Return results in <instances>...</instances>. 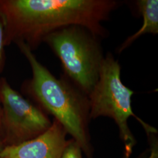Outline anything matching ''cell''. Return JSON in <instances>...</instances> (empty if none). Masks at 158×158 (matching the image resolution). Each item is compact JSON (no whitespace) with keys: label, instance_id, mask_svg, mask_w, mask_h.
<instances>
[{"label":"cell","instance_id":"5b68a950","mask_svg":"<svg viewBox=\"0 0 158 158\" xmlns=\"http://www.w3.org/2000/svg\"><path fill=\"white\" fill-rule=\"evenodd\" d=\"M0 99L1 120L19 143L40 135L51 127L52 123L45 113L5 81L0 87Z\"/></svg>","mask_w":158,"mask_h":158},{"label":"cell","instance_id":"277c9868","mask_svg":"<svg viewBox=\"0 0 158 158\" xmlns=\"http://www.w3.org/2000/svg\"><path fill=\"white\" fill-rule=\"evenodd\" d=\"M121 66L111 53H108L102 63L99 77L88 96L90 119L107 117L114 119L118 128L125 149H133L136 141L128 127V121L133 117L142 125L147 134L157 132L134 113L132 97L134 91L124 85L121 79Z\"/></svg>","mask_w":158,"mask_h":158},{"label":"cell","instance_id":"52a82bcc","mask_svg":"<svg viewBox=\"0 0 158 158\" xmlns=\"http://www.w3.org/2000/svg\"><path fill=\"white\" fill-rule=\"evenodd\" d=\"M136 10L142 16L143 24L135 34L128 36L117 49L121 53L136 40L146 34H158V0H137L134 1Z\"/></svg>","mask_w":158,"mask_h":158},{"label":"cell","instance_id":"8fae6325","mask_svg":"<svg viewBox=\"0 0 158 158\" xmlns=\"http://www.w3.org/2000/svg\"><path fill=\"white\" fill-rule=\"evenodd\" d=\"M1 117H2V109L1 107V99H0V121L1 120Z\"/></svg>","mask_w":158,"mask_h":158},{"label":"cell","instance_id":"7c38bea8","mask_svg":"<svg viewBox=\"0 0 158 158\" xmlns=\"http://www.w3.org/2000/svg\"><path fill=\"white\" fill-rule=\"evenodd\" d=\"M2 148L1 147V144L0 143V153H1V151H2Z\"/></svg>","mask_w":158,"mask_h":158},{"label":"cell","instance_id":"3957f363","mask_svg":"<svg viewBox=\"0 0 158 158\" xmlns=\"http://www.w3.org/2000/svg\"><path fill=\"white\" fill-rule=\"evenodd\" d=\"M101 40L79 25L59 29L44 39L60 60L64 75L87 96L98 81L105 57Z\"/></svg>","mask_w":158,"mask_h":158},{"label":"cell","instance_id":"30bf717a","mask_svg":"<svg viewBox=\"0 0 158 158\" xmlns=\"http://www.w3.org/2000/svg\"><path fill=\"white\" fill-rule=\"evenodd\" d=\"M132 152V150L125 149L124 156L123 158H130ZM148 158H158V151H157V149H156L155 147L154 148V149H152V152L151 153L150 156Z\"/></svg>","mask_w":158,"mask_h":158},{"label":"cell","instance_id":"7a4b0ae2","mask_svg":"<svg viewBox=\"0 0 158 158\" xmlns=\"http://www.w3.org/2000/svg\"><path fill=\"white\" fill-rule=\"evenodd\" d=\"M19 46L32 72L31 90L40 104L53 115L76 142L87 158H93L89 132L88 96L64 75L57 79L37 60L25 42Z\"/></svg>","mask_w":158,"mask_h":158},{"label":"cell","instance_id":"ba28073f","mask_svg":"<svg viewBox=\"0 0 158 158\" xmlns=\"http://www.w3.org/2000/svg\"><path fill=\"white\" fill-rule=\"evenodd\" d=\"M82 150L79 144L71 139L68 140L61 158H82Z\"/></svg>","mask_w":158,"mask_h":158},{"label":"cell","instance_id":"8992f818","mask_svg":"<svg viewBox=\"0 0 158 158\" xmlns=\"http://www.w3.org/2000/svg\"><path fill=\"white\" fill-rule=\"evenodd\" d=\"M67 134L62 125L54 119L40 135L2 148L0 158H61L68 143Z\"/></svg>","mask_w":158,"mask_h":158},{"label":"cell","instance_id":"6da1fadb","mask_svg":"<svg viewBox=\"0 0 158 158\" xmlns=\"http://www.w3.org/2000/svg\"><path fill=\"white\" fill-rule=\"evenodd\" d=\"M115 0H13L2 3L4 20L32 49L48 35L70 25L89 29L101 39L109 35L102 23L121 4Z\"/></svg>","mask_w":158,"mask_h":158},{"label":"cell","instance_id":"9c48e42d","mask_svg":"<svg viewBox=\"0 0 158 158\" xmlns=\"http://www.w3.org/2000/svg\"><path fill=\"white\" fill-rule=\"evenodd\" d=\"M4 20L0 14V62L2 59V50H3V41H4Z\"/></svg>","mask_w":158,"mask_h":158}]
</instances>
